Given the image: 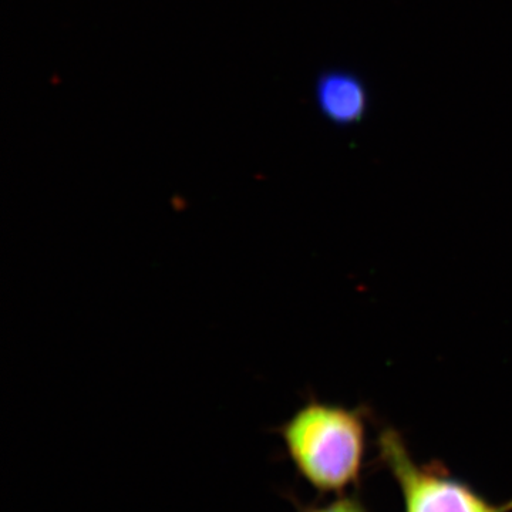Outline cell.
<instances>
[{"label":"cell","instance_id":"cell-4","mask_svg":"<svg viewBox=\"0 0 512 512\" xmlns=\"http://www.w3.org/2000/svg\"><path fill=\"white\" fill-rule=\"evenodd\" d=\"M296 512H370L365 503L353 494L336 495L329 503L303 505L296 503Z\"/></svg>","mask_w":512,"mask_h":512},{"label":"cell","instance_id":"cell-3","mask_svg":"<svg viewBox=\"0 0 512 512\" xmlns=\"http://www.w3.org/2000/svg\"><path fill=\"white\" fill-rule=\"evenodd\" d=\"M320 113L336 124H352L367 110L365 86L353 74L332 72L320 77L316 86Z\"/></svg>","mask_w":512,"mask_h":512},{"label":"cell","instance_id":"cell-1","mask_svg":"<svg viewBox=\"0 0 512 512\" xmlns=\"http://www.w3.org/2000/svg\"><path fill=\"white\" fill-rule=\"evenodd\" d=\"M298 476L320 495L359 484L366 457V410L309 400L276 430Z\"/></svg>","mask_w":512,"mask_h":512},{"label":"cell","instance_id":"cell-2","mask_svg":"<svg viewBox=\"0 0 512 512\" xmlns=\"http://www.w3.org/2000/svg\"><path fill=\"white\" fill-rule=\"evenodd\" d=\"M383 467L396 481L404 512H512V500L493 504L437 461L419 463L402 434L386 427L377 437Z\"/></svg>","mask_w":512,"mask_h":512}]
</instances>
